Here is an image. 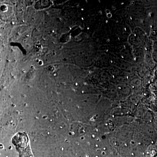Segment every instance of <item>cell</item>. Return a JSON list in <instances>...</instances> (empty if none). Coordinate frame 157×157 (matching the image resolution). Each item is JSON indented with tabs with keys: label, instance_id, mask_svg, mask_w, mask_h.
I'll use <instances>...</instances> for the list:
<instances>
[{
	"label": "cell",
	"instance_id": "obj_1",
	"mask_svg": "<svg viewBox=\"0 0 157 157\" xmlns=\"http://www.w3.org/2000/svg\"><path fill=\"white\" fill-rule=\"evenodd\" d=\"M12 142L19 154V157H33L28 137L24 133H17L12 139Z\"/></svg>",
	"mask_w": 157,
	"mask_h": 157
},
{
	"label": "cell",
	"instance_id": "obj_3",
	"mask_svg": "<svg viewBox=\"0 0 157 157\" xmlns=\"http://www.w3.org/2000/svg\"><path fill=\"white\" fill-rule=\"evenodd\" d=\"M48 69H49V70H51V71H53L54 70H55V67H53V66H49L48 67Z\"/></svg>",
	"mask_w": 157,
	"mask_h": 157
},
{
	"label": "cell",
	"instance_id": "obj_2",
	"mask_svg": "<svg viewBox=\"0 0 157 157\" xmlns=\"http://www.w3.org/2000/svg\"><path fill=\"white\" fill-rule=\"evenodd\" d=\"M36 51L39 52L41 50L42 48V46L41 45H36Z\"/></svg>",
	"mask_w": 157,
	"mask_h": 157
},
{
	"label": "cell",
	"instance_id": "obj_4",
	"mask_svg": "<svg viewBox=\"0 0 157 157\" xmlns=\"http://www.w3.org/2000/svg\"><path fill=\"white\" fill-rule=\"evenodd\" d=\"M42 63H42V61H41V60L39 61V65H42Z\"/></svg>",
	"mask_w": 157,
	"mask_h": 157
},
{
	"label": "cell",
	"instance_id": "obj_5",
	"mask_svg": "<svg viewBox=\"0 0 157 157\" xmlns=\"http://www.w3.org/2000/svg\"><path fill=\"white\" fill-rule=\"evenodd\" d=\"M31 68H32V69H34V66H31Z\"/></svg>",
	"mask_w": 157,
	"mask_h": 157
}]
</instances>
